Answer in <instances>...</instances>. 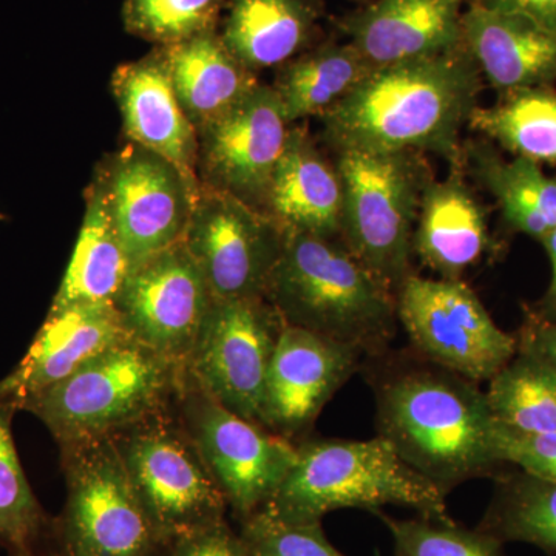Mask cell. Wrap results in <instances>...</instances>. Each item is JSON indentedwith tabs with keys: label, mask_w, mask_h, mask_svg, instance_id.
Listing matches in <instances>:
<instances>
[{
	"label": "cell",
	"mask_w": 556,
	"mask_h": 556,
	"mask_svg": "<svg viewBox=\"0 0 556 556\" xmlns=\"http://www.w3.org/2000/svg\"><path fill=\"white\" fill-rule=\"evenodd\" d=\"M378 434L428 481L450 495L500 466L485 393L473 380L417 354L367 358Z\"/></svg>",
	"instance_id": "cell-1"
},
{
	"label": "cell",
	"mask_w": 556,
	"mask_h": 556,
	"mask_svg": "<svg viewBox=\"0 0 556 556\" xmlns=\"http://www.w3.org/2000/svg\"><path fill=\"white\" fill-rule=\"evenodd\" d=\"M482 73L466 47L371 72L320 116L339 152H431L456 160Z\"/></svg>",
	"instance_id": "cell-2"
},
{
	"label": "cell",
	"mask_w": 556,
	"mask_h": 556,
	"mask_svg": "<svg viewBox=\"0 0 556 556\" xmlns=\"http://www.w3.org/2000/svg\"><path fill=\"white\" fill-rule=\"evenodd\" d=\"M265 299L291 327L382 356L397 331L396 294L342 240L287 232Z\"/></svg>",
	"instance_id": "cell-3"
},
{
	"label": "cell",
	"mask_w": 556,
	"mask_h": 556,
	"mask_svg": "<svg viewBox=\"0 0 556 556\" xmlns=\"http://www.w3.org/2000/svg\"><path fill=\"white\" fill-rule=\"evenodd\" d=\"M386 506L452 521L447 495L378 434L367 441L303 439L294 466L260 511L287 525H314L343 508L378 511Z\"/></svg>",
	"instance_id": "cell-4"
},
{
	"label": "cell",
	"mask_w": 556,
	"mask_h": 556,
	"mask_svg": "<svg viewBox=\"0 0 556 556\" xmlns=\"http://www.w3.org/2000/svg\"><path fill=\"white\" fill-rule=\"evenodd\" d=\"M182 368L137 340L105 348L24 405L58 445L110 438L177 399Z\"/></svg>",
	"instance_id": "cell-5"
},
{
	"label": "cell",
	"mask_w": 556,
	"mask_h": 556,
	"mask_svg": "<svg viewBox=\"0 0 556 556\" xmlns=\"http://www.w3.org/2000/svg\"><path fill=\"white\" fill-rule=\"evenodd\" d=\"M340 237L348 251L396 294L412 276L413 237L427 186L417 153L339 152Z\"/></svg>",
	"instance_id": "cell-6"
},
{
	"label": "cell",
	"mask_w": 556,
	"mask_h": 556,
	"mask_svg": "<svg viewBox=\"0 0 556 556\" xmlns=\"http://www.w3.org/2000/svg\"><path fill=\"white\" fill-rule=\"evenodd\" d=\"M110 438L164 544L225 521L228 501L182 424L177 399Z\"/></svg>",
	"instance_id": "cell-7"
},
{
	"label": "cell",
	"mask_w": 556,
	"mask_h": 556,
	"mask_svg": "<svg viewBox=\"0 0 556 556\" xmlns=\"http://www.w3.org/2000/svg\"><path fill=\"white\" fill-rule=\"evenodd\" d=\"M67 503L51 556H160V540L112 438L61 444Z\"/></svg>",
	"instance_id": "cell-8"
},
{
	"label": "cell",
	"mask_w": 556,
	"mask_h": 556,
	"mask_svg": "<svg viewBox=\"0 0 556 556\" xmlns=\"http://www.w3.org/2000/svg\"><path fill=\"white\" fill-rule=\"evenodd\" d=\"M182 424L243 522L258 514L298 459V444L223 407L182 369L177 393Z\"/></svg>",
	"instance_id": "cell-9"
},
{
	"label": "cell",
	"mask_w": 556,
	"mask_h": 556,
	"mask_svg": "<svg viewBox=\"0 0 556 556\" xmlns=\"http://www.w3.org/2000/svg\"><path fill=\"white\" fill-rule=\"evenodd\" d=\"M399 325L413 350L473 382L490 380L518 351L466 281L412 274L396 292Z\"/></svg>",
	"instance_id": "cell-10"
},
{
	"label": "cell",
	"mask_w": 556,
	"mask_h": 556,
	"mask_svg": "<svg viewBox=\"0 0 556 556\" xmlns=\"http://www.w3.org/2000/svg\"><path fill=\"white\" fill-rule=\"evenodd\" d=\"M285 321L268 300H214L185 371L204 393L262 426L266 378Z\"/></svg>",
	"instance_id": "cell-11"
},
{
	"label": "cell",
	"mask_w": 556,
	"mask_h": 556,
	"mask_svg": "<svg viewBox=\"0 0 556 556\" xmlns=\"http://www.w3.org/2000/svg\"><path fill=\"white\" fill-rule=\"evenodd\" d=\"M287 232L232 193L201 182L182 244L214 300L265 299Z\"/></svg>",
	"instance_id": "cell-12"
},
{
	"label": "cell",
	"mask_w": 556,
	"mask_h": 556,
	"mask_svg": "<svg viewBox=\"0 0 556 556\" xmlns=\"http://www.w3.org/2000/svg\"><path fill=\"white\" fill-rule=\"evenodd\" d=\"M100 175L131 269L181 243L200 186L175 164L131 142Z\"/></svg>",
	"instance_id": "cell-13"
},
{
	"label": "cell",
	"mask_w": 556,
	"mask_h": 556,
	"mask_svg": "<svg viewBox=\"0 0 556 556\" xmlns=\"http://www.w3.org/2000/svg\"><path fill=\"white\" fill-rule=\"evenodd\" d=\"M212 302L181 241L131 269L115 308L130 339L185 368Z\"/></svg>",
	"instance_id": "cell-14"
},
{
	"label": "cell",
	"mask_w": 556,
	"mask_h": 556,
	"mask_svg": "<svg viewBox=\"0 0 556 556\" xmlns=\"http://www.w3.org/2000/svg\"><path fill=\"white\" fill-rule=\"evenodd\" d=\"M289 131L276 89L258 84L199 131L203 185L232 193L251 206H265Z\"/></svg>",
	"instance_id": "cell-15"
},
{
	"label": "cell",
	"mask_w": 556,
	"mask_h": 556,
	"mask_svg": "<svg viewBox=\"0 0 556 556\" xmlns=\"http://www.w3.org/2000/svg\"><path fill=\"white\" fill-rule=\"evenodd\" d=\"M364 358L354 348L285 324L266 378L262 426L299 444Z\"/></svg>",
	"instance_id": "cell-16"
},
{
	"label": "cell",
	"mask_w": 556,
	"mask_h": 556,
	"mask_svg": "<svg viewBox=\"0 0 556 556\" xmlns=\"http://www.w3.org/2000/svg\"><path fill=\"white\" fill-rule=\"evenodd\" d=\"M127 338L115 305L50 309L27 354L0 380V402L14 412L24 408L105 348Z\"/></svg>",
	"instance_id": "cell-17"
},
{
	"label": "cell",
	"mask_w": 556,
	"mask_h": 556,
	"mask_svg": "<svg viewBox=\"0 0 556 556\" xmlns=\"http://www.w3.org/2000/svg\"><path fill=\"white\" fill-rule=\"evenodd\" d=\"M112 89L130 141L170 161L200 186L199 134L179 104L163 47L116 68Z\"/></svg>",
	"instance_id": "cell-18"
},
{
	"label": "cell",
	"mask_w": 556,
	"mask_h": 556,
	"mask_svg": "<svg viewBox=\"0 0 556 556\" xmlns=\"http://www.w3.org/2000/svg\"><path fill=\"white\" fill-rule=\"evenodd\" d=\"M463 0H376L342 21L371 68L437 56L464 46Z\"/></svg>",
	"instance_id": "cell-19"
},
{
	"label": "cell",
	"mask_w": 556,
	"mask_h": 556,
	"mask_svg": "<svg viewBox=\"0 0 556 556\" xmlns=\"http://www.w3.org/2000/svg\"><path fill=\"white\" fill-rule=\"evenodd\" d=\"M464 47L503 97L556 80V33L519 14L471 3L463 13Z\"/></svg>",
	"instance_id": "cell-20"
},
{
	"label": "cell",
	"mask_w": 556,
	"mask_h": 556,
	"mask_svg": "<svg viewBox=\"0 0 556 556\" xmlns=\"http://www.w3.org/2000/svg\"><path fill=\"white\" fill-rule=\"evenodd\" d=\"M342 206L338 169L321 156L305 130L291 129L266 193V214L285 232L339 239Z\"/></svg>",
	"instance_id": "cell-21"
},
{
	"label": "cell",
	"mask_w": 556,
	"mask_h": 556,
	"mask_svg": "<svg viewBox=\"0 0 556 556\" xmlns=\"http://www.w3.org/2000/svg\"><path fill=\"white\" fill-rule=\"evenodd\" d=\"M481 204L457 174L427 182L417 214L413 251L439 278L463 280L489 249Z\"/></svg>",
	"instance_id": "cell-22"
},
{
	"label": "cell",
	"mask_w": 556,
	"mask_h": 556,
	"mask_svg": "<svg viewBox=\"0 0 556 556\" xmlns=\"http://www.w3.org/2000/svg\"><path fill=\"white\" fill-rule=\"evenodd\" d=\"M131 273L108 189L100 172L87 190V208L75 251L50 309L75 305H115Z\"/></svg>",
	"instance_id": "cell-23"
},
{
	"label": "cell",
	"mask_w": 556,
	"mask_h": 556,
	"mask_svg": "<svg viewBox=\"0 0 556 556\" xmlns=\"http://www.w3.org/2000/svg\"><path fill=\"white\" fill-rule=\"evenodd\" d=\"M219 38L251 72L294 60L320 20L318 0H226Z\"/></svg>",
	"instance_id": "cell-24"
},
{
	"label": "cell",
	"mask_w": 556,
	"mask_h": 556,
	"mask_svg": "<svg viewBox=\"0 0 556 556\" xmlns=\"http://www.w3.org/2000/svg\"><path fill=\"white\" fill-rule=\"evenodd\" d=\"M163 49L175 93L197 134L260 84L255 73L230 53L218 28Z\"/></svg>",
	"instance_id": "cell-25"
},
{
	"label": "cell",
	"mask_w": 556,
	"mask_h": 556,
	"mask_svg": "<svg viewBox=\"0 0 556 556\" xmlns=\"http://www.w3.org/2000/svg\"><path fill=\"white\" fill-rule=\"evenodd\" d=\"M369 72L371 67L351 43L328 42L281 65L274 89L292 124L324 115Z\"/></svg>",
	"instance_id": "cell-26"
},
{
	"label": "cell",
	"mask_w": 556,
	"mask_h": 556,
	"mask_svg": "<svg viewBox=\"0 0 556 556\" xmlns=\"http://www.w3.org/2000/svg\"><path fill=\"white\" fill-rule=\"evenodd\" d=\"M482 185L495 197L504 222L517 232L543 243L556 229V178L533 161H506L486 146L475 149Z\"/></svg>",
	"instance_id": "cell-27"
},
{
	"label": "cell",
	"mask_w": 556,
	"mask_h": 556,
	"mask_svg": "<svg viewBox=\"0 0 556 556\" xmlns=\"http://www.w3.org/2000/svg\"><path fill=\"white\" fill-rule=\"evenodd\" d=\"M14 409L0 402V546L10 556H51L54 526L33 493L11 433Z\"/></svg>",
	"instance_id": "cell-28"
},
{
	"label": "cell",
	"mask_w": 556,
	"mask_h": 556,
	"mask_svg": "<svg viewBox=\"0 0 556 556\" xmlns=\"http://www.w3.org/2000/svg\"><path fill=\"white\" fill-rule=\"evenodd\" d=\"M468 124L518 159L556 166V91L551 87L515 91L500 104L477 108Z\"/></svg>",
	"instance_id": "cell-29"
},
{
	"label": "cell",
	"mask_w": 556,
	"mask_h": 556,
	"mask_svg": "<svg viewBox=\"0 0 556 556\" xmlns=\"http://www.w3.org/2000/svg\"><path fill=\"white\" fill-rule=\"evenodd\" d=\"M500 543H527L556 554V481L525 471L496 479L478 526Z\"/></svg>",
	"instance_id": "cell-30"
},
{
	"label": "cell",
	"mask_w": 556,
	"mask_h": 556,
	"mask_svg": "<svg viewBox=\"0 0 556 556\" xmlns=\"http://www.w3.org/2000/svg\"><path fill=\"white\" fill-rule=\"evenodd\" d=\"M489 382L485 396L496 426L517 433L556 430V371L543 358L518 350Z\"/></svg>",
	"instance_id": "cell-31"
},
{
	"label": "cell",
	"mask_w": 556,
	"mask_h": 556,
	"mask_svg": "<svg viewBox=\"0 0 556 556\" xmlns=\"http://www.w3.org/2000/svg\"><path fill=\"white\" fill-rule=\"evenodd\" d=\"M226 0H126L123 7L127 33L169 47L218 28Z\"/></svg>",
	"instance_id": "cell-32"
},
{
	"label": "cell",
	"mask_w": 556,
	"mask_h": 556,
	"mask_svg": "<svg viewBox=\"0 0 556 556\" xmlns=\"http://www.w3.org/2000/svg\"><path fill=\"white\" fill-rule=\"evenodd\" d=\"M393 538L394 556H506L503 543L455 521L417 517L397 519L376 511Z\"/></svg>",
	"instance_id": "cell-33"
},
{
	"label": "cell",
	"mask_w": 556,
	"mask_h": 556,
	"mask_svg": "<svg viewBox=\"0 0 556 556\" xmlns=\"http://www.w3.org/2000/svg\"><path fill=\"white\" fill-rule=\"evenodd\" d=\"M244 556H345L329 543L321 522L287 525L258 511L240 525Z\"/></svg>",
	"instance_id": "cell-34"
},
{
	"label": "cell",
	"mask_w": 556,
	"mask_h": 556,
	"mask_svg": "<svg viewBox=\"0 0 556 556\" xmlns=\"http://www.w3.org/2000/svg\"><path fill=\"white\" fill-rule=\"evenodd\" d=\"M493 442L501 464H514L527 475L556 481V430L517 433L496 426Z\"/></svg>",
	"instance_id": "cell-35"
},
{
	"label": "cell",
	"mask_w": 556,
	"mask_h": 556,
	"mask_svg": "<svg viewBox=\"0 0 556 556\" xmlns=\"http://www.w3.org/2000/svg\"><path fill=\"white\" fill-rule=\"evenodd\" d=\"M160 556H244V552L239 532H233L225 519L175 538Z\"/></svg>",
	"instance_id": "cell-36"
},
{
	"label": "cell",
	"mask_w": 556,
	"mask_h": 556,
	"mask_svg": "<svg viewBox=\"0 0 556 556\" xmlns=\"http://www.w3.org/2000/svg\"><path fill=\"white\" fill-rule=\"evenodd\" d=\"M517 340L519 351L535 354L556 371V320L530 313Z\"/></svg>",
	"instance_id": "cell-37"
},
{
	"label": "cell",
	"mask_w": 556,
	"mask_h": 556,
	"mask_svg": "<svg viewBox=\"0 0 556 556\" xmlns=\"http://www.w3.org/2000/svg\"><path fill=\"white\" fill-rule=\"evenodd\" d=\"M486 9L519 14L556 33V0H475Z\"/></svg>",
	"instance_id": "cell-38"
},
{
	"label": "cell",
	"mask_w": 556,
	"mask_h": 556,
	"mask_svg": "<svg viewBox=\"0 0 556 556\" xmlns=\"http://www.w3.org/2000/svg\"><path fill=\"white\" fill-rule=\"evenodd\" d=\"M543 244L546 248L548 260H551L552 277L546 295H544L543 306L538 311V314L556 320V229L548 233Z\"/></svg>",
	"instance_id": "cell-39"
},
{
	"label": "cell",
	"mask_w": 556,
	"mask_h": 556,
	"mask_svg": "<svg viewBox=\"0 0 556 556\" xmlns=\"http://www.w3.org/2000/svg\"><path fill=\"white\" fill-rule=\"evenodd\" d=\"M473 2H475V0H473Z\"/></svg>",
	"instance_id": "cell-40"
}]
</instances>
